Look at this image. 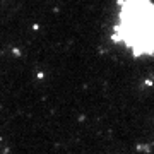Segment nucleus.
Wrapping results in <instances>:
<instances>
[{
	"label": "nucleus",
	"mask_w": 154,
	"mask_h": 154,
	"mask_svg": "<svg viewBox=\"0 0 154 154\" xmlns=\"http://www.w3.org/2000/svg\"><path fill=\"white\" fill-rule=\"evenodd\" d=\"M110 39L135 60L154 58V0H116Z\"/></svg>",
	"instance_id": "f257e3e1"
}]
</instances>
